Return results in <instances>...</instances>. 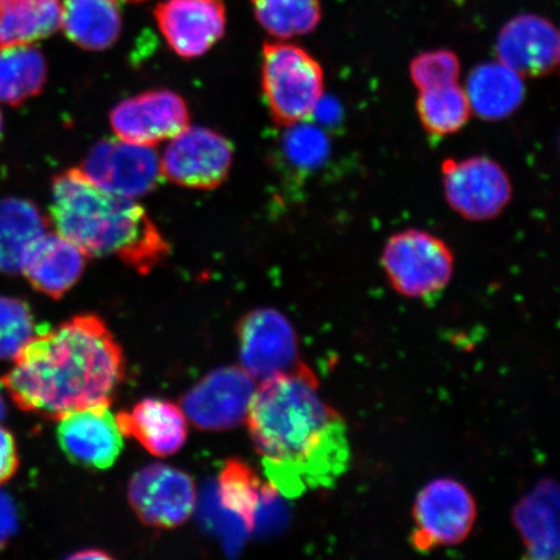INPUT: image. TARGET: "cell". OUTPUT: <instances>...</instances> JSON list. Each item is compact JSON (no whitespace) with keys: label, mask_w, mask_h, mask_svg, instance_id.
<instances>
[{"label":"cell","mask_w":560,"mask_h":560,"mask_svg":"<svg viewBox=\"0 0 560 560\" xmlns=\"http://www.w3.org/2000/svg\"><path fill=\"white\" fill-rule=\"evenodd\" d=\"M245 420L279 493L330 488L348 468L346 420L320 397L319 382L303 362L262 381Z\"/></svg>","instance_id":"obj_1"},{"label":"cell","mask_w":560,"mask_h":560,"mask_svg":"<svg viewBox=\"0 0 560 560\" xmlns=\"http://www.w3.org/2000/svg\"><path fill=\"white\" fill-rule=\"evenodd\" d=\"M125 377L124 352L103 319L75 315L34 335L2 377L21 410L59 420L109 406Z\"/></svg>","instance_id":"obj_2"},{"label":"cell","mask_w":560,"mask_h":560,"mask_svg":"<svg viewBox=\"0 0 560 560\" xmlns=\"http://www.w3.org/2000/svg\"><path fill=\"white\" fill-rule=\"evenodd\" d=\"M50 210L58 234L88 257L115 255L147 275L170 254L143 207L91 184L80 167L56 175Z\"/></svg>","instance_id":"obj_3"},{"label":"cell","mask_w":560,"mask_h":560,"mask_svg":"<svg viewBox=\"0 0 560 560\" xmlns=\"http://www.w3.org/2000/svg\"><path fill=\"white\" fill-rule=\"evenodd\" d=\"M262 91L272 120L293 128L310 120L325 95V70L305 48L268 42L262 48Z\"/></svg>","instance_id":"obj_4"},{"label":"cell","mask_w":560,"mask_h":560,"mask_svg":"<svg viewBox=\"0 0 560 560\" xmlns=\"http://www.w3.org/2000/svg\"><path fill=\"white\" fill-rule=\"evenodd\" d=\"M382 265L397 293L424 299L443 291L454 272L453 252L427 231L409 229L392 235L384 245Z\"/></svg>","instance_id":"obj_5"},{"label":"cell","mask_w":560,"mask_h":560,"mask_svg":"<svg viewBox=\"0 0 560 560\" xmlns=\"http://www.w3.org/2000/svg\"><path fill=\"white\" fill-rule=\"evenodd\" d=\"M478 515L474 495L462 482L441 478L420 490L412 516L416 528L411 542L420 551L464 542Z\"/></svg>","instance_id":"obj_6"},{"label":"cell","mask_w":560,"mask_h":560,"mask_svg":"<svg viewBox=\"0 0 560 560\" xmlns=\"http://www.w3.org/2000/svg\"><path fill=\"white\" fill-rule=\"evenodd\" d=\"M441 174L447 205L467 221L494 220L513 199L509 174L492 159H446Z\"/></svg>","instance_id":"obj_7"},{"label":"cell","mask_w":560,"mask_h":560,"mask_svg":"<svg viewBox=\"0 0 560 560\" xmlns=\"http://www.w3.org/2000/svg\"><path fill=\"white\" fill-rule=\"evenodd\" d=\"M80 171L102 190L122 198L149 195L163 178L161 159L151 145L102 140L83 160Z\"/></svg>","instance_id":"obj_8"},{"label":"cell","mask_w":560,"mask_h":560,"mask_svg":"<svg viewBox=\"0 0 560 560\" xmlns=\"http://www.w3.org/2000/svg\"><path fill=\"white\" fill-rule=\"evenodd\" d=\"M234 147L220 132L207 128H186L172 138L161 170L173 184L213 190L229 177Z\"/></svg>","instance_id":"obj_9"},{"label":"cell","mask_w":560,"mask_h":560,"mask_svg":"<svg viewBox=\"0 0 560 560\" xmlns=\"http://www.w3.org/2000/svg\"><path fill=\"white\" fill-rule=\"evenodd\" d=\"M256 389V381L242 366L221 368L196 383L180 408L199 429L226 431L245 422Z\"/></svg>","instance_id":"obj_10"},{"label":"cell","mask_w":560,"mask_h":560,"mask_svg":"<svg viewBox=\"0 0 560 560\" xmlns=\"http://www.w3.org/2000/svg\"><path fill=\"white\" fill-rule=\"evenodd\" d=\"M128 499L140 522L152 528L173 529L190 520L198 494L190 475L153 464L132 476Z\"/></svg>","instance_id":"obj_11"},{"label":"cell","mask_w":560,"mask_h":560,"mask_svg":"<svg viewBox=\"0 0 560 560\" xmlns=\"http://www.w3.org/2000/svg\"><path fill=\"white\" fill-rule=\"evenodd\" d=\"M242 368L255 381H265L296 366L299 339L284 315L262 307L244 315L237 325Z\"/></svg>","instance_id":"obj_12"},{"label":"cell","mask_w":560,"mask_h":560,"mask_svg":"<svg viewBox=\"0 0 560 560\" xmlns=\"http://www.w3.org/2000/svg\"><path fill=\"white\" fill-rule=\"evenodd\" d=\"M109 121L124 142L153 145L188 128L190 112L184 97L173 91L151 90L118 103Z\"/></svg>","instance_id":"obj_13"},{"label":"cell","mask_w":560,"mask_h":560,"mask_svg":"<svg viewBox=\"0 0 560 560\" xmlns=\"http://www.w3.org/2000/svg\"><path fill=\"white\" fill-rule=\"evenodd\" d=\"M155 18L167 45L184 59L205 55L226 31L222 0H164L158 4Z\"/></svg>","instance_id":"obj_14"},{"label":"cell","mask_w":560,"mask_h":560,"mask_svg":"<svg viewBox=\"0 0 560 560\" xmlns=\"http://www.w3.org/2000/svg\"><path fill=\"white\" fill-rule=\"evenodd\" d=\"M495 52L523 79H544L559 67V33L549 20L524 13L502 27Z\"/></svg>","instance_id":"obj_15"},{"label":"cell","mask_w":560,"mask_h":560,"mask_svg":"<svg viewBox=\"0 0 560 560\" xmlns=\"http://www.w3.org/2000/svg\"><path fill=\"white\" fill-rule=\"evenodd\" d=\"M58 439L68 458L77 465L96 470L114 466L124 446L122 433L109 406H97L61 417Z\"/></svg>","instance_id":"obj_16"},{"label":"cell","mask_w":560,"mask_h":560,"mask_svg":"<svg viewBox=\"0 0 560 560\" xmlns=\"http://www.w3.org/2000/svg\"><path fill=\"white\" fill-rule=\"evenodd\" d=\"M116 422L122 436L136 439L156 457L179 452L188 435L187 418L180 406L158 398H145L130 411L118 412Z\"/></svg>","instance_id":"obj_17"},{"label":"cell","mask_w":560,"mask_h":560,"mask_svg":"<svg viewBox=\"0 0 560 560\" xmlns=\"http://www.w3.org/2000/svg\"><path fill=\"white\" fill-rule=\"evenodd\" d=\"M86 260L88 256L67 237L46 233L27 257L23 272L34 290L59 300L79 283Z\"/></svg>","instance_id":"obj_18"},{"label":"cell","mask_w":560,"mask_h":560,"mask_svg":"<svg viewBox=\"0 0 560 560\" xmlns=\"http://www.w3.org/2000/svg\"><path fill=\"white\" fill-rule=\"evenodd\" d=\"M465 90L472 114L486 121L514 115L525 97L523 77L500 61L475 67Z\"/></svg>","instance_id":"obj_19"},{"label":"cell","mask_w":560,"mask_h":560,"mask_svg":"<svg viewBox=\"0 0 560 560\" xmlns=\"http://www.w3.org/2000/svg\"><path fill=\"white\" fill-rule=\"evenodd\" d=\"M62 32L86 51H104L114 46L122 31L117 0H65Z\"/></svg>","instance_id":"obj_20"},{"label":"cell","mask_w":560,"mask_h":560,"mask_svg":"<svg viewBox=\"0 0 560 560\" xmlns=\"http://www.w3.org/2000/svg\"><path fill=\"white\" fill-rule=\"evenodd\" d=\"M47 221L33 202L0 200V271L23 272L27 257L47 233Z\"/></svg>","instance_id":"obj_21"},{"label":"cell","mask_w":560,"mask_h":560,"mask_svg":"<svg viewBox=\"0 0 560 560\" xmlns=\"http://www.w3.org/2000/svg\"><path fill=\"white\" fill-rule=\"evenodd\" d=\"M514 522L530 558L558 557V487L544 481L521 501L514 511Z\"/></svg>","instance_id":"obj_22"},{"label":"cell","mask_w":560,"mask_h":560,"mask_svg":"<svg viewBox=\"0 0 560 560\" xmlns=\"http://www.w3.org/2000/svg\"><path fill=\"white\" fill-rule=\"evenodd\" d=\"M60 25V0H0V46L32 45Z\"/></svg>","instance_id":"obj_23"},{"label":"cell","mask_w":560,"mask_h":560,"mask_svg":"<svg viewBox=\"0 0 560 560\" xmlns=\"http://www.w3.org/2000/svg\"><path fill=\"white\" fill-rule=\"evenodd\" d=\"M47 80V61L32 45L0 46V102L20 105L40 94Z\"/></svg>","instance_id":"obj_24"},{"label":"cell","mask_w":560,"mask_h":560,"mask_svg":"<svg viewBox=\"0 0 560 560\" xmlns=\"http://www.w3.org/2000/svg\"><path fill=\"white\" fill-rule=\"evenodd\" d=\"M417 114L427 135H457L470 121L472 109L466 90L457 83L419 91Z\"/></svg>","instance_id":"obj_25"},{"label":"cell","mask_w":560,"mask_h":560,"mask_svg":"<svg viewBox=\"0 0 560 560\" xmlns=\"http://www.w3.org/2000/svg\"><path fill=\"white\" fill-rule=\"evenodd\" d=\"M272 490L271 486L262 487L254 468L241 459L228 460L219 476L221 505L240 517L249 532L255 529L258 509Z\"/></svg>","instance_id":"obj_26"},{"label":"cell","mask_w":560,"mask_h":560,"mask_svg":"<svg viewBox=\"0 0 560 560\" xmlns=\"http://www.w3.org/2000/svg\"><path fill=\"white\" fill-rule=\"evenodd\" d=\"M255 16L272 37L289 39L317 30L320 0H252Z\"/></svg>","instance_id":"obj_27"},{"label":"cell","mask_w":560,"mask_h":560,"mask_svg":"<svg viewBox=\"0 0 560 560\" xmlns=\"http://www.w3.org/2000/svg\"><path fill=\"white\" fill-rule=\"evenodd\" d=\"M34 335L30 305L23 300L0 296V360H15Z\"/></svg>","instance_id":"obj_28"},{"label":"cell","mask_w":560,"mask_h":560,"mask_svg":"<svg viewBox=\"0 0 560 560\" xmlns=\"http://www.w3.org/2000/svg\"><path fill=\"white\" fill-rule=\"evenodd\" d=\"M462 72L458 55L451 50L419 54L410 62L409 73L418 91L459 82Z\"/></svg>","instance_id":"obj_29"},{"label":"cell","mask_w":560,"mask_h":560,"mask_svg":"<svg viewBox=\"0 0 560 560\" xmlns=\"http://www.w3.org/2000/svg\"><path fill=\"white\" fill-rule=\"evenodd\" d=\"M19 452L15 438L0 425V486L9 481L19 468Z\"/></svg>","instance_id":"obj_30"},{"label":"cell","mask_w":560,"mask_h":560,"mask_svg":"<svg viewBox=\"0 0 560 560\" xmlns=\"http://www.w3.org/2000/svg\"><path fill=\"white\" fill-rule=\"evenodd\" d=\"M18 530V513L11 497L0 492V550L10 542Z\"/></svg>","instance_id":"obj_31"},{"label":"cell","mask_w":560,"mask_h":560,"mask_svg":"<svg viewBox=\"0 0 560 560\" xmlns=\"http://www.w3.org/2000/svg\"><path fill=\"white\" fill-rule=\"evenodd\" d=\"M89 557L90 558H108V556L105 555V552L100 551V550L90 551L89 555H88V552H79V555L73 556L74 559H86Z\"/></svg>","instance_id":"obj_32"},{"label":"cell","mask_w":560,"mask_h":560,"mask_svg":"<svg viewBox=\"0 0 560 560\" xmlns=\"http://www.w3.org/2000/svg\"><path fill=\"white\" fill-rule=\"evenodd\" d=\"M5 415V405L3 401L2 394H0V419H2Z\"/></svg>","instance_id":"obj_33"},{"label":"cell","mask_w":560,"mask_h":560,"mask_svg":"<svg viewBox=\"0 0 560 560\" xmlns=\"http://www.w3.org/2000/svg\"><path fill=\"white\" fill-rule=\"evenodd\" d=\"M117 2L140 3V2H144V0H117Z\"/></svg>","instance_id":"obj_34"},{"label":"cell","mask_w":560,"mask_h":560,"mask_svg":"<svg viewBox=\"0 0 560 560\" xmlns=\"http://www.w3.org/2000/svg\"><path fill=\"white\" fill-rule=\"evenodd\" d=\"M3 135V117L2 112H0V137Z\"/></svg>","instance_id":"obj_35"}]
</instances>
